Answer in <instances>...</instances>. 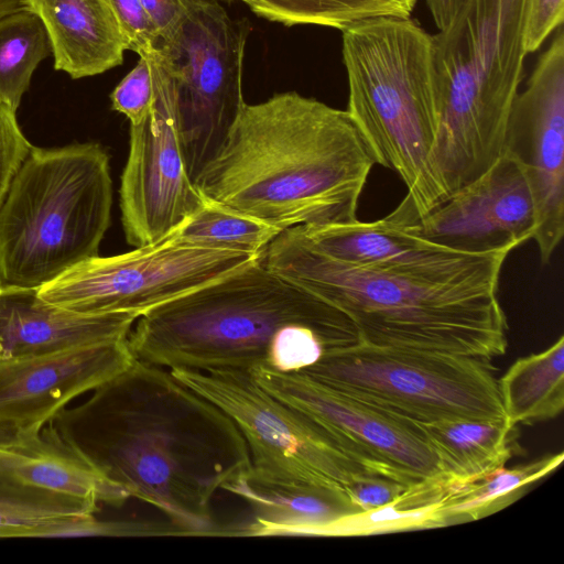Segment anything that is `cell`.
<instances>
[{"instance_id":"obj_1","label":"cell","mask_w":564,"mask_h":564,"mask_svg":"<svg viewBox=\"0 0 564 564\" xmlns=\"http://www.w3.org/2000/svg\"><path fill=\"white\" fill-rule=\"evenodd\" d=\"M50 424L184 536H227V525L213 518L212 499L250 468L248 445L229 415L169 369L134 359Z\"/></svg>"},{"instance_id":"obj_2","label":"cell","mask_w":564,"mask_h":564,"mask_svg":"<svg viewBox=\"0 0 564 564\" xmlns=\"http://www.w3.org/2000/svg\"><path fill=\"white\" fill-rule=\"evenodd\" d=\"M513 249L466 252L436 243L409 259L356 264L326 254L297 226L281 231L263 258L343 312L361 343L490 362L508 346L498 288Z\"/></svg>"},{"instance_id":"obj_3","label":"cell","mask_w":564,"mask_h":564,"mask_svg":"<svg viewBox=\"0 0 564 564\" xmlns=\"http://www.w3.org/2000/svg\"><path fill=\"white\" fill-rule=\"evenodd\" d=\"M375 164L346 110L288 91L246 104L194 183L206 202L283 231L357 219Z\"/></svg>"},{"instance_id":"obj_4","label":"cell","mask_w":564,"mask_h":564,"mask_svg":"<svg viewBox=\"0 0 564 564\" xmlns=\"http://www.w3.org/2000/svg\"><path fill=\"white\" fill-rule=\"evenodd\" d=\"M263 252L138 317L134 358L169 370L297 372L359 341L343 312L273 272Z\"/></svg>"},{"instance_id":"obj_5","label":"cell","mask_w":564,"mask_h":564,"mask_svg":"<svg viewBox=\"0 0 564 564\" xmlns=\"http://www.w3.org/2000/svg\"><path fill=\"white\" fill-rule=\"evenodd\" d=\"M528 0H467L432 37L438 127L432 166L446 197L501 154L522 79Z\"/></svg>"},{"instance_id":"obj_6","label":"cell","mask_w":564,"mask_h":564,"mask_svg":"<svg viewBox=\"0 0 564 564\" xmlns=\"http://www.w3.org/2000/svg\"><path fill=\"white\" fill-rule=\"evenodd\" d=\"M347 112L377 164L408 193L399 206L415 219L445 200L432 166L438 127L432 37L411 17H376L341 31Z\"/></svg>"},{"instance_id":"obj_7","label":"cell","mask_w":564,"mask_h":564,"mask_svg":"<svg viewBox=\"0 0 564 564\" xmlns=\"http://www.w3.org/2000/svg\"><path fill=\"white\" fill-rule=\"evenodd\" d=\"M111 206L100 144L33 147L0 205V286L40 288L99 256Z\"/></svg>"},{"instance_id":"obj_8","label":"cell","mask_w":564,"mask_h":564,"mask_svg":"<svg viewBox=\"0 0 564 564\" xmlns=\"http://www.w3.org/2000/svg\"><path fill=\"white\" fill-rule=\"evenodd\" d=\"M489 362L459 355L356 343L326 349L297 371L417 424L506 419Z\"/></svg>"},{"instance_id":"obj_9","label":"cell","mask_w":564,"mask_h":564,"mask_svg":"<svg viewBox=\"0 0 564 564\" xmlns=\"http://www.w3.org/2000/svg\"><path fill=\"white\" fill-rule=\"evenodd\" d=\"M180 20L154 54L170 74L193 181L216 155L246 102L242 65L250 24L214 0H183Z\"/></svg>"},{"instance_id":"obj_10","label":"cell","mask_w":564,"mask_h":564,"mask_svg":"<svg viewBox=\"0 0 564 564\" xmlns=\"http://www.w3.org/2000/svg\"><path fill=\"white\" fill-rule=\"evenodd\" d=\"M170 371L231 417L248 445L250 468L257 476L282 484L346 488L369 471L308 416L262 389L249 371Z\"/></svg>"},{"instance_id":"obj_11","label":"cell","mask_w":564,"mask_h":564,"mask_svg":"<svg viewBox=\"0 0 564 564\" xmlns=\"http://www.w3.org/2000/svg\"><path fill=\"white\" fill-rule=\"evenodd\" d=\"M254 257L189 242L173 231L158 242L121 254L89 258L40 286L37 293L42 300L78 314L126 312L140 317L229 274Z\"/></svg>"},{"instance_id":"obj_12","label":"cell","mask_w":564,"mask_h":564,"mask_svg":"<svg viewBox=\"0 0 564 564\" xmlns=\"http://www.w3.org/2000/svg\"><path fill=\"white\" fill-rule=\"evenodd\" d=\"M143 57L154 98L142 121L130 124L119 191L126 240L133 247L164 239L206 203L188 172L172 78L154 52Z\"/></svg>"},{"instance_id":"obj_13","label":"cell","mask_w":564,"mask_h":564,"mask_svg":"<svg viewBox=\"0 0 564 564\" xmlns=\"http://www.w3.org/2000/svg\"><path fill=\"white\" fill-rule=\"evenodd\" d=\"M274 398L308 416L365 469L414 484L442 475L417 423L395 416L302 372L249 371Z\"/></svg>"},{"instance_id":"obj_14","label":"cell","mask_w":564,"mask_h":564,"mask_svg":"<svg viewBox=\"0 0 564 564\" xmlns=\"http://www.w3.org/2000/svg\"><path fill=\"white\" fill-rule=\"evenodd\" d=\"M502 151L527 177L536 219L533 240L541 262L547 264L564 234L563 25L512 101Z\"/></svg>"},{"instance_id":"obj_15","label":"cell","mask_w":564,"mask_h":564,"mask_svg":"<svg viewBox=\"0 0 564 564\" xmlns=\"http://www.w3.org/2000/svg\"><path fill=\"white\" fill-rule=\"evenodd\" d=\"M425 239L466 252L514 249L533 239V197L520 164L507 152L479 176L413 220Z\"/></svg>"},{"instance_id":"obj_16","label":"cell","mask_w":564,"mask_h":564,"mask_svg":"<svg viewBox=\"0 0 564 564\" xmlns=\"http://www.w3.org/2000/svg\"><path fill=\"white\" fill-rule=\"evenodd\" d=\"M134 359L128 339H120L0 360V417L39 432L70 401Z\"/></svg>"},{"instance_id":"obj_17","label":"cell","mask_w":564,"mask_h":564,"mask_svg":"<svg viewBox=\"0 0 564 564\" xmlns=\"http://www.w3.org/2000/svg\"><path fill=\"white\" fill-rule=\"evenodd\" d=\"M39 288L0 286V360L128 339L134 313L85 315L39 296Z\"/></svg>"},{"instance_id":"obj_18","label":"cell","mask_w":564,"mask_h":564,"mask_svg":"<svg viewBox=\"0 0 564 564\" xmlns=\"http://www.w3.org/2000/svg\"><path fill=\"white\" fill-rule=\"evenodd\" d=\"M225 490L243 499L252 511L251 522L230 525L231 536H326L341 519L362 511L345 488L269 481L251 468Z\"/></svg>"},{"instance_id":"obj_19","label":"cell","mask_w":564,"mask_h":564,"mask_svg":"<svg viewBox=\"0 0 564 564\" xmlns=\"http://www.w3.org/2000/svg\"><path fill=\"white\" fill-rule=\"evenodd\" d=\"M23 4L46 29L55 69L78 79L122 63L124 42L106 0H23Z\"/></svg>"},{"instance_id":"obj_20","label":"cell","mask_w":564,"mask_h":564,"mask_svg":"<svg viewBox=\"0 0 564 564\" xmlns=\"http://www.w3.org/2000/svg\"><path fill=\"white\" fill-rule=\"evenodd\" d=\"M0 473L30 486L120 507L130 497L47 423L0 449Z\"/></svg>"},{"instance_id":"obj_21","label":"cell","mask_w":564,"mask_h":564,"mask_svg":"<svg viewBox=\"0 0 564 564\" xmlns=\"http://www.w3.org/2000/svg\"><path fill=\"white\" fill-rule=\"evenodd\" d=\"M419 425L442 473L455 479L503 467L517 451L516 429L507 419H453Z\"/></svg>"},{"instance_id":"obj_22","label":"cell","mask_w":564,"mask_h":564,"mask_svg":"<svg viewBox=\"0 0 564 564\" xmlns=\"http://www.w3.org/2000/svg\"><path fill=\"white\" fill-rule=\"evenodd\" d=\"M326 254L349 263L373 264L419 256L436 243L422 237L413 223L392 212L382 219H358L323 226H300Z\"/></svg>"},{"instance_id":"obj_23","label":"cell","mask_w":564,"mask_h":564,"mask_svg":"<svg viewBox=\"0 0 564 564\" xmlns=\"http://www.w3.org/2000/svg\"><path fill=\"white\" fill-rule=\"evenodd\" d=\"M564 454H553L513 468L455 479L447 475L437 509L440 527L479 520L514 502L536 480L554 470Z\"/></svg>"},{"instance_id":"obj_24","label":"cell","mask_w":564,"mask_h":564,"mask_svg":"<svg viewBox=\"0 0 564 564\" xmlns=\"http://www.w3.org/2000/svg\"><path fill=\"white\" fill-rule=\"evenodd\" d=\"M497 382L510 424L556 417L564 409V337L541 352L517 359Z\"/></svg>"},{"instance_id":"obj_25","label":"cell","mask_w":564,"mask_h":564,"mask_svg":"<svg viewBox=\"0 0 564 564\" xmlns=\"http://www.w3.org/2000/svg\"><path fill=\"white\" fill-rule=\"evenodd\" d=\"M50 54L46 29L34 12L24 8L0 18V100L13 112Z\"/></svg>"},{"instance_id":"obj_26","label":"cell","mask_w":564,"mask_h":564,"mask_svg":"<svg viewBox=\"0 0 564 564\" xmlns=\"http://www.w3.org/2000/svg\"><path fill=\"white\" fill-rule=\"evenodd\" d=\"M252 12L286 26L316 24L340 31L376 17H411L414 7L401 0H241Z\"/></svg>"},{"instance_id":"obj_27","label":"cell","mask_w":564,"mask_h":564,"mask_svg":"<svg viewBox=\"0 0 564 564\" xmlns=\"http://www.w3.org/2000/svg\"><path fill=\"white\" fill-rule=\"evenodd\" d=\"M178 238L214 248L262 253L281 232L243 214L206 202L175 230Z\"/></svg>"},{"instance_id":"obj_28","label":"cell","mask_w":564,"mask_h":564,"mask_svg":"<svg viewBox=\"0 0 564 564\" xmlns=\"http://www.w3.org/2000/svg\"><path fill=\"white\" fill-rule=\"evenodd\" d=\"M98 510L96 501L33 487L0 473V538L18 529Z\"/></svg>"},{"instance_id":"obj_29","label":"cell","mask_w":564,"mask_h":564,"mask_svg":"<svg viewBox=\"0 0 564 564\" xmlns=\"http://www.w3.org/2000/svg\"><path fill=\"white\" fill-rule=\"evenodd\" d=\"M183 535L171 521H108L95 514L58 518L37 525L18 529L8 538H83V536H160Z\"/></svg>"},{"instance_id":"obj_30","label":"cell","mask_w":564,"mask_h":564,"mask_svg":"<svg viewBox=\"0 0 564 564\" xmlns=\"http://www.w3.org/2000/svg\"><path fill=\"white\" fill-rule=\"evenodd\" d=\"M154 98L151 65L140 56L137 66L117 85L110 95L112 109L123 113L130 124H137L149 112Z\"/></svg>"},{"instance_id":"obj_31","label":"cell","mask_w":564,"mask_h":564,"mask_svg":"<svg viewBox=\"0 0 564 564\" xmlns=\"http://www.w3.org/2000/svg\"><path fill=\"white\" fill-rule=\"evenodd\" d=\"M121 32L126 50L139 56L155 51L159 32L141 0H106Z\"/></svg>"},{"instance_id":"obj_32","label":"cell","mask_w":564,"mask_h":564,"mask_svg":"<svg viewBox=\"0 0 564 564\" xmlns=\"http://www.w3.org/2000/svg\"><path fill=\"white\" fill-rule=\"evenodd\" d=\"M32 148L20 129L17 113L0 100V205Z\"/></svg>"},{"instance_id":"obj_33","label":"cell","mask_w":564,"mask_h":564,"mask_svg":"<svg viewBox=\"0 0 564 564\" xmlns=\"http://www.w3.org/2000/svg\"><path fill=\"white\" fill-rule=\"evenodd\" d=\"M411 485L388 475L365 471L355 477L345 489L351 501L360 510L367 511L392 503Z\"/></svg>"},{"instance_id":"obj_34","label":"cell","mask_w":564,"mask_h":564,"mask_svg":"<svg viewBox=\"0 0 564 564\" xmlns=\"http://www.w3.org/2000/svg\"><path fill=\"white\" fill-rule=\"evenodd\" d=\"M563 20L564 0H528L527 53L538 51L549 35L563 25Z\"/></svg>"},{"instance_id":"obj_35","label":"cell","mask_w":564,"mask_h":564,"mask_svg":"<svg viewBox=\"0 0 564 564\" xmlns=\"http://www.w3.org/2000/svg\"><path fill=\"white\" fill-rule=\"evenodd\" d=\"M141 2L155 24L159 36L175 25L184 10L183 0H141Z\"/></svg>"},{"instance_id":"obj_36","label":"cell","mask_w":564,"mask_h":564,"mask_svg":"<svg viewBox=\"0 0 564 564\" xmlns=\"http://www.w3.org/2000/svg\"><path fill=\"white\" fill-rule=\"evenodd\" d=\"M438 31L445 30L455 20L467 0H425Z\"/></svg>"},{"instance_id":"obj_37","label":"cell","mask_w":564,"mask_h":564,"mask_svg":"<svg viewBox=\"0 0 564 564\" xmlns=\"http://www.w3.org/2000/svg\"><path fill=\"white\" fill-rule=\"evenodd\" d=\"M25 432L13 422L0 417V449L10 447L23 438Z\"/></svg>"},{"instance_id":"obj_38","label":"cell","mask_w":564,"mask_h":564,"mask_svg":"<svg viewBox=\"0 0 564 564\" xmlns=\"http://www.w3.org/2000/svg\"><path fill=\"white\" fill-rule=\"evenodd\" d=\"M24 9L23 0H0V18Z\"/></svg>"},{"instance_id":"obj_39","label":"cell","mask_w":564,"mask_h":564,"mask_svg":"<svg viewBox=\"0 0 564 564\" xmlns=\"http://www.w3.org/2000/svg\"><path fill=\"white\" fill-rule=\"evenodd\" d=\"M401 1L408 3V4L412 6V7H415L417 0H401Z\"/></svg>"}]
</instances>
